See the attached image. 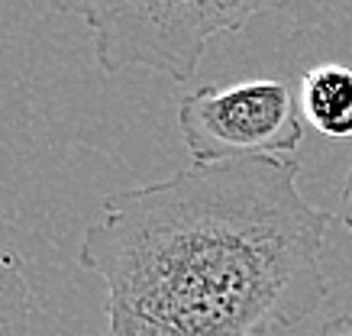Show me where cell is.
<instances>
[{"label": "cell", "instance_id": "3", "mask_svg": "<svg viewBox=\"0 0 352 336\" xmlns=\"http://www.w3.org/2000/svg\"><path fill=\"white\" fill-rule=\"evenodd\" d=\"M178 130L191 165L291 159L304 139L300 104L288 81L252 78L204 85L178 100Z\"/></svg>", "mask_w": 352, "mask_h": 336}, {"label": "cell", "instance_id": "1", "mask_svg": "<svg viewBox=\"0 0 352 336\" xmlns=\"http://www.w3.org/2000/svg\"><path fill=\"white\" fill-rule=\"evenodd\" d=\"M298 178L294 159H243L110 194L78 246L107 284L104 336H265L307 320L330 294L333 217Z\"/></svg>", "mask_w": 352, "mask_h": 336}, {"label": "cell", "instance_id": "5", "mask_svg": "<svg viewBox=\"0 0 352 336\" xmlns=\"http://www.w3.org/2000/svg\"><path fill=\"white\" fill-rule=\"evenodd\" d=\"M32 288L20 252L0 246V336H30Z\"/></svg>", "mask_w": 352, "mask_h": 336}, {"label": "cell", "instance_id": "2", "mask_svg": "<svg viewBox=\"0 0 352 336\" xmlns=\"http://www.w3.org/2000/svg\"><path fill=\"white\" fill-rule=\"evenodd\" d=\"M55 10L81 16L94 36L97 68L117 75L146 68L171 81H191L214 36L239 33L268 3L194 0V3H55Z\"/></svg>", "mask_w": 352, "mask_h": 336}, {"label": "cell", "instance_id": "7", "mask_svg": "<svg viewBox=\"0 0 352 336\" xmlns=\"http://www.w3.org/2000/svg\"><path fill=\"white\" fill-rule=\"evenodd\" d=\"M320 336H352V314L333 317L330 324L320 330Z\"/></svg>", "mask_w": 352, "mask_h": 336}, {"label": "cell", "instance_id": "6", "mask_svg": "<svg viewBox=\"0 0 352 336\" xmlns=\"http://www.w3.org/2000/svg\"><path fill=\"white\" fill-rule=\"evenodd\" d=\"M340 220L352 233V165H349V175H346V185H342V194H340Z\"/></svg>", "mask_w": 352, "mask_h": 336}, {"label": "cell", "instance_id": "4", "mask_svg": "<svg viewBox=\"0 0 352 336\" xmlns=\"http://www.w3.org/2000/svg\"><path fill=\"white\" fill-rule=\"evenodd\" d=\"M300 113L320 136L352 139V68L323 62L304 71L298 87Z\"/></svg>", "mask_w": 352, "mask_h": 336}]
</instances>
